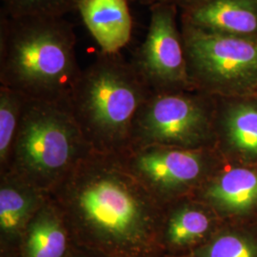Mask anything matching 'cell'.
Wrapping results in <instances>:
<instances>
[{"label":"cell","instance_id":"cell-1","mask_svg":"<svg viewBox=\"0 0 257 257\" xmlns=\"http://www.w3.org/2000/svg\"><path fill=\"white\" fill-rule=\"evenodd\" d=\"M74 25L65 18L0 15L4 87L27 99L68 103L81 71Z\"/></svg>","mask_w":257,"mask_h":257},{"label":"cell","instance_id":"cell-2","mask_svg":"<svg viewBox=\"0 0 257 257\" xmlns=\"http://www.w3.org/2000/svg\"><path fill=\"white\" fill-rule=\"evenodd\" d=\"M149 97L147 85L131 61L100 52L81 73L69 103L78 117L107 135L125 132Z\"/></svg>","mask_w":257,"mask_h":257},{"label":"cell","instance_id":"cell-3","mask_svg":"<svg viewBox=\"0 0 257 257\" xmlns=\"http://www.w3.org/2000/svg\"><path fill=\"white\" fill-rule=\"evenodd\" d=\"M180 25L191 84L223 95H242L256 89L257 39Z\"/></svg>","mask_w":257,"mask_h":257},{"label":"cell","instance_id":"cell-4","mask_svg":"<svg viewBox=\"0 0 257 257\" xmlns=\"http://www.w3.org/2000/svg\"><path fill=\"white\" fill-rule=\"evenodd\" d=\"M75 203L88 228L111 245L134 247L147 238V206L133 186L117 175L92 176L81 186Z\"/></svg>","mask_w":257,"mask_h":257},{"label":"cell","instance_id":"cell-5","mask_svg":"<svg viewBox=\"0 0 257 257\" xmlns=\"http://www.w3.org/2000/svg\"><path fill=\"white\" fill-rule=\"evenodd\" d=\"M178 14L174 5L151 6L146 37L131 61L144 83L159 92L191 85Z\"/></svg>","mask_w":257,"mask_h":257},{"label":"cell","instance_id":"cell-6","mask_svg":"<svg viewBox=\"0 0 257 257\" xmlns=\"http://www.w3.org/2000/svg\"><path fill=\"white\" fill-rule=\"evenodd\" d=\"M74 118L62 104L27 99L21 116L20 156L38 175H52L67 165L74 152Z\"/></svg>","mask_w":257,"mask_h":257},{"label":"cell","instance_id":"cell-7","mask_svg":"<svg viewBox=\"0 0 257 257\" xmlns=\"http://www.w3.org/2000/svg\"><path fill=\"white\" fill-rule=\"evenodd\" d=\"M136 118L147 137L169 144H194L209 126L206 104L181 92H158L149 96Z\"/></svg>","mask_w":257,"mask_h":257},{"label":"cell","instance_id":"cell-8","mask_svg":"<svg viewBox=\"0 0 257 257\" xmlns=\"http://www.w3.org/2000/svg\"><path fill=\"white\" fill-rule=\"evenodd\" d=\"M179 20L210 33L257 39V0H200L180 10Z\"/></svg>","mask_w":257,"mask_h":257},{"label":"cell","instance_id":"cell-9","mask_svg":"<svg viewBox=\"0 0 257 257\" xmlns=\"http://www.w3.org/2000/svg\"><path fill=\"white\" fill-rule=\"evenodd\" d=\"M83 23L105 54H118L132 38L128 0H79Z\"/></svg>","mask_w":257,"mask_h":257},{"label":"cell","instance_id":"cell-10","mask_svg":"<svg viewBox=\"0 0 257 257\" xmlns=\"http://www.w3.org/2000/svg\"><path fill=\"white\" fill-rule=\"evenodd\" d=\"M138 169L163 188H177L196 180L202 171L200 157L188 151L160 150L139 157Z\"/></svg>","mask_w":257,"mask_h":257},{"label":"cell","instance_id":"cell-11","mask_svg":"<svg viewBox=\"0 0 257 257\" xmlns=\"http://www.w3.org/2000/svg\"><path fill=\"white\" fill-rule=\"evenodd\" d=\"M211 202L223 211L242 213L257 205V172L234 168L224 173L207 191Z\"/></svg>","mask_w":257,"mask_h":257},{"label":"cell","instance_id":"cell-12","mask_svg":"<svg viewBox=\"0 0 257 257\" xmlns=\"http://www.w3.org/2000/svg\"><path fill=\"white\" fill-rule=\"evenodd\" d=\"M222 125L232 147L243 156L257 158V100L227 104L222 110Z\"/></svg>","mask_w":257,"mask_h":257},{"label":"cell","instance_id":"cell-13","mask_svg":"<svg viewBox=\"0 0 257 257\" xmlns=\"http://www.w3.org/2000/svg\"><path fill=\"white\" fill-rule=\"evenodd\" d=\"M67 237L59 221L49 213H41L28 230L27 257H63Z\"/></svg>","mask_w":257,"mask_h":257},{"label":"cell","instance_id":"cell-14","mask_svg":"<svg viewBox=\"0 0 257 257\" xmlns=\"http://www.w3.org/2000/svg\"><path fill=\"white\" fill-rule=\"evenodd\" d=\"M210 225L211 220L204 211L183 208L175 212L169 221L168 240L175 246H187L202 238Z\"/></svg>","mask_w":257,"mask_h":257},{"label":"cell","instance_id":"cell-15","mask_svg":"<svg viewBox=\"0 0 257 257\" xmlns=\"http://www.w3.org/2000/svg\"><path fill=\"white\" fill-rule=\"evenodd\" d=\"M79 0H1V14L13 18L57 17L65 18L77 11Z\"/></svg>","mask_w":257,"mask_h":257},{"label":"cell","instance_id":"cell-16","mask_svg":"<svg viewBox=\"0 0 257 257\" xmlns=\"http://www.w3.org/2000/svg\"><path fill=\"white\" fill-rule=\"evenodd\" d=\"M33 208V199L15 188L0 191V227L2 231L14 234L27 220Z\"/></svg>","mask_w":257,"mask_h":257},{"label":"cell","instance_id":"cell-17","mask_svg":"<svg viewBox=\"0 0 257 257\" xmlns=\"http://www.w3.org/2000/svg\"><path fill=\"white\" fill-rule=\"evenodd\" d=\"M27 98L7 87L0 93V155L3 159L9 149L18 120L21 118Z\"/></svg>","mask_w":257,"mask_h":257},{"label":"cell","instance_id":"cell-18","mask_svg":"<svg viewBox=\"0 0 257 257\" xmlns=\"http://www.w3.org/2000/svg\"><path fill=\"white\" fill-rule=\"evenodd\" d=\"M199 257H257V244L239 233H225L201 249Z\"/></svg>","mask_w":257,"mask_h":257},{"label":"cell","instance_id":"cell-19","mask_svg":"<svg viewBox=\"0 0 257 257\" xmlns=\"http://www.w3.org/2000/svg\"><path fill=\"white\" fill-rule=\"evenodd\" d=\"M198 1H200V0H160L161 3L174 5L175 7H177L178 10L185 9Z\"/></svg>","mask_w":257,"mask_h":257},{"label":"cell","instance_id":"cell-20","mask_svg":"<svg viewBox=\"0 0 257 257\" xmlns=\"http://www.w3.org/2000/svg\"><path fill=\"white\" fill-rule=\"evenodd\" d=\"M135 2V3H138L141 5H145V6H149V8L153 5H155L156 3H159L160 0H128V2Z\"/></svg>","mask_w":257,"mask_h":257}]
</instances>
